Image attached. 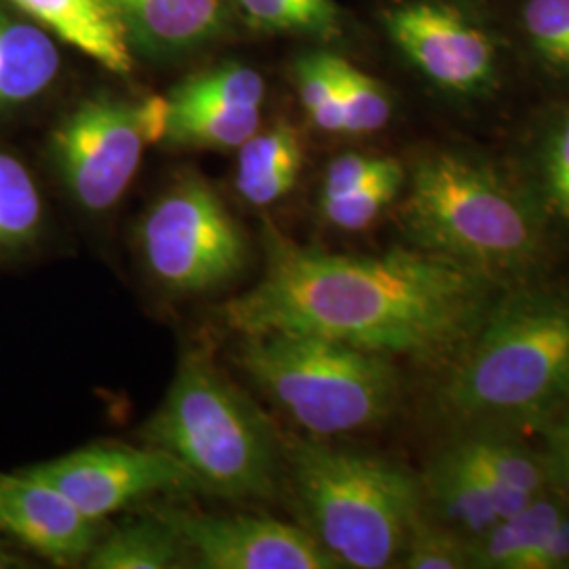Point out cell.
Segmentation results:
<instances>
[{
  "label": "cell",
  "mask_w": 569,
  "mask_h": 569,
  "mask_svg": "<svg viewBox=\"0 0 569 569\" xmlns=\"http://www.w3.org/2000/svg\"><path fill=\"white\" fill-rule=\"evenodd\" d=\"M143 262L178 293H204L234 281L247 264V239L209 183L188 176L150 207L140 226Z\"/></svg>",
  "instance_id": "ba28073f"
},
{
  "label": "cell",
  "mask_w": 569,
  "mask_h": 569,
  "mask_svg": "<svg viewBox=\"0 0 569 569\" xmlns=\"http://www.w3.org/2000/svg\"><path fill=\"white\" fill-rule=\"evenodd\" d=\"M176 529L192 566L203 569H336L340 563L308 531L270 517L199 515L167 510L159 515Z\"/></svg>",
  "instance_id": "30bf717a"
},
{
  "label": "cell",
  "mask_w": 569,
  "mask_h": 569,
  "mask_svg": "<svg viewBox=\"0 0 569 569\" xmlns=\"http://www.w3.org/2000/svg\"><path fill=\"white\" fill-rule=\"evenodd\" d=\"M131 42L169 58L199 49L224 30L226 0H108Z\"/></svg>",
  "instance_id": "4fadbf2b"
},
{
  "label": "cell",
  "mask_w": 569,
  "mask_h": 569,
  "mask_svg": "<svg viewBox=\"0 0 569 569\" xmlns=\"http://www.w3.org/2000/svg\"><path fill=\"white\" fill-rule=\"evenodd\" d=\"M397 566L406 569H472L470 545L446 526H428L422 519L411 531Z\"/></svg>",
  "instance_id": "f1b7e54d"
},
{
  "label": "cell",
  "mask_w": 569,
  "mask_h": 569,
  "mask_svg": "<svg viewBox=\"0 0 569 569\" xmlns=\"http://www.w3.org/2000/svg\"><path fill=\"white\" fill-rule=\"evenodd\" d=\"M542 176L552 211L569 224V112L550 133Z\"/></svg>",
  "instance_id": "4dcf8cb0"
},
{
  "label": "cell",
  "mask_w": 569,
  "mask_h": 569,
  "mask_svg": "<svg viewBox=\"0 0 569 569\" xmlns=\"http://www.w3.org/2000/svg\"><path fill=\"white\" fill-rule=\"evenodd\" d=\"M449 448L470 465L483 468L505 486L521 493L536 496L549 488L542 453L531 451L519 441L505 437L502 432H489L483 428L479 432L467 435Z\"/></svg>",
  "instance_id": "44dd1931"
},
{
  "label": "cell",
  "mask_w": 569,
  "mask_h": 569,
  "mask_svg": "<svg viewBox=\"0 0 569 569\" xmlns=\"http://www.w3.org/2000/svg\"><path fill=\"white\" fill-rule=\"evenodd\" d=\"M264 98L266 82L262 74L243 63H224L188 77L171 91L169 102L260 108Z\"/></svg>",
  "instance_id": "cb8c5ba5"
},
{
  "label": "cell",
  "mask_w": 569,
  "mask_h": 569,
  "mask_svg": "<svg viewBox=\"0 0 569 569\" xmlns=\"http://www.w3.org/2000/svg\"><path fill=\"white\" fill-rule=\"evenodd\" d=\"M523 26L540 60L569 72V0H528Z\"/></svg>",
  "instance_id": "83f0119b"
},
{
  "label": "cell",
  "mask_w": 569,
  "mask_h": 569,
  "mask_svg": "<svg viewBox=\"0 0 569 569\" xmlns=\"http://www.w3.org/2000/svg\"><path fill=\"white\" fill-rule=\"evenodd\" d=\"M403 224L418 249L489 277L528 266L542 244L533 209L488 167L451 152L413 169Z\"/></svg>",
  "instance_id": "5b68a950"
},
{
  "label": "cell",
  "mask_w": 569,
  "mask_h": 569,
  "mask_svg": "<svg viewBox=\"0 0 569 569\" xmlns=\"http://www.w3.org/2000/svg\"><path fill=\"white\" fill-rule=\"evenodd\" d=\"M566 507L568 502L547 488L523 509L498 519L481 538L470 542L472 569H523Z\"/></svg>",
  "instance_id": "e0dca14e"
},
{
  "label": "cell",
  "mask_w": 569,
  "mask_h": 569,
  "mask_svg": "<svg viewBox=\"0 0 569 569\" xmlns=\"http://www.w3.org/2000/svg\"><path fill=\"white\" fill-rule=\"evenodd\" d=\"M545 435L542 462L547 468L549 488L557 491L569 505V439L552 420L540 425Z\"/></svg>",
  "instance_id": "1f68e13d"
},
{
  "label": "cell",
  "mask_w": 569,
  "mask_h": 569,
  "mask_svg": "<svg viewBox=\"0 0 569 569\" xmlns=\"http://www.w3.org/2000/svg\"><path fill=\"white\" fill-rule=\"evenodd\" d=\"M385 23L407 60L449 93L477 96L496 79V49L488 32L448 4H399Z\"/></svg>",
  "instance_id": "8fae6325"
},
{
  "label": "cell",
  "mask_w": 569,
  "mask_h": 569,
  "mask_svg": "<svg viewBox=\"0 0 569 569\" xmlns=\"http://www.w3.org/2000/svg\"><path fill=\"white\" fill-rule=\"evenodd\" d=\"M21 566H23L21 557L0 547V569L21 568Z\"/></svg>",
  "instance_id": "836d02e7"
},
{
  "label": "cell",
  "mask_w": 569,
  "mask_h": 569,
  "mask_svg": "<svg viewBox=\"0 0 569 569\" xmlns=\"http://www.w3.org/2000/svg\"><path fill=\"white\" fill-rule=\"evenodd\" d=\"M143 437L178 458L199 489L256 500L277 491L279 446L272 428L201 355L183 359Z\"/></svg>",
  "instance_id": "277c9868"
},
{
  "label": "cell",
  "mask_w": 569,
  "mask_h": 569,
  "mask_svg": "<svg viewBox=\"0 0 569 569\" xmlns=\"http://www.w3.org/2000/svg\"><path fill=\"white\" fill-rule=\"evenodd\" d=\"M296 82L310 122L326 133H345V110L331 56L315 53L296 61Z\"/></svg>",
  "instance_id": "484cf974"
},
{
  "label": "cell",
  "mask_w": 569,
  "mask_h": 569,
  "mask_svg": "<svg viewBox=\"0 0 569 569\" xmlns=\"http://www.w3.org/2000/svg\"><path fill=\"white\" fill-rule=\"evenodd\" d=\"M523 569H569V505Z\"/></svg>",
  "instance_id": "d6a6232c"
},
{
  "label": "cell",
  "mask_w": 569,
  "mask_h": 569,
  "mask_svg": "<svg viewBox=\"0 0 569 569\" xmlns=\"http://www.w3.org/2000/svg\"><path fill=\"white\" fill-rule=\"evenodd\" d=\"M287 462L308 531L340 568L399 563L422 521L420 479L382 458L317 441L291 443Z\"/></svg>",
  "instance_id": "3957f363"
},
{
  "label": "cell",
  "mask_w": 569,
  "mask_h": 569,
  "mask_svg": "<svg viewBox=\"0 0 569 569\" xmlns=\"http://www.w3.org/2000/svg\"><path fill=\"white\" fill-rule=\"evenodd\" d=\"M241 366L315 439L382 422L399 395L388 357L308 333L244 336Z\"/></svg>",
  "instance_id": "8992f818"
},
{
  "label": "cell",
  "mask_w": 569,
  "mask_h": 569,
  "mask_svg": "<svg viewBox=\"0 0 569 569\" xmlns=\"http://www.w3.org/2000/svg\"><path fill=\"white\" fill-rule=\"evenodd\" d=\"M446 388L479 425H536L569 403V293L523 291L488 310Z\"/></svg>",
  "instance_id": "7a4b0ae2"
},
{
  "label": "cell",
  "mask_w": 569,
  "mask_h": 569,
  "mask_svg": "<svg viewBox=\"0 0 569 569\" xmlns=\"http://www.w3.org/2000/svg\"><path fill=\"white\" fill-rule=\"evenodd\" d=\"M331 68L345 110V133L363 136L387 127L392 103L382 82L336 56H331Z\"/></svg>",
  "instance_id": "d4e9b609"
},
{
  "label": "cell",
  "mask_w": 569,
  "mask_h": 569,
  "mask_svg": "<svg viewBox=\"0 0 569 569\" xmlns=\"http://www.w3.org/2000/svg\"><path fill=\"white\" fill-rule=\"evenodd\" d=\"M84 561L91 569H180L192 559L176 529L157 517L114 529Z\"/></svg>",
  "instance_id": "d6986e66"
},
{
  "label": "cell",
  "mask_w": 569,
  "mask_h": 569,
  "mask_svg": "<svg viewBox=\"0 0 569 569\" xmlns=\"http://www.w3.org/2000/svg\"><path fill=\"white\" fill-rule=\"evenodd\" d=\"M169 100V98H167ZM164 140L186 148H241L260 129V108L218 103H171Z\"/></svg>",
  "instance_id": "ffe728a7"
},
{
  "label": "cell",
  "mask_w": 569,
  "mask_h": 569,
  "mask_svg": "<svg viewBox=\"0 0 569 569\" xmlns=\"http://www.w3.org/2000/svg\"><path fill=\"white\" fill-rule=\"evenodd\" d=\"M403 182L406 169L401 164L388 171L387 176L366 183L345 197L321 201V213L327 224L336 226L340 230H363L395 201Z\"/></svg>",
  "instance_id": "4316f807"
},
{
  "label": "cell",
  "mask_w": 569,
  "mask_h": 569,
  "mask_svg": "<svg viewBox=\"0 0 569 569\" xmlns=\"http://www.w3.org/2000/svg\"><path fill=\"white\" fill-rule=\"evenodd\" d=\"M0 528L58 566L84 561L102 533L100 521L26 472H0Z\"/></svg>",
  "instance_id": "7c38bea8"
},
{
  "label": "cell",
  "mask_w": 569,
  "mask_h": 569,
  "mask_svg": "<svg viewBox=\"0 0 569 569\" xmlns=\"http://www.w3.org/2000/svg\"><path fill=\"white\" fill-rule=\"evenodd\" d=\"M422 489L439 515L441 526L462 536L468 545L481 538L500 519L488 493L449 448L428 468Z\"/></svg>",
  "instance_id": "ac0fdd59"
},
{
  "label": "cell",
  "mask_w": 569,
  "mask_h": 569,
  "mask_svg": "<svg viewBox=\"0 0 569 569\" xmlns=\"http://www.w3.org/2000/svg\"><path fill=\"white\" fill-rule=\"evenodd\" d=\"M42 224V199L28 167L0 150V249L30 243Z\"/></svg>",
  "instance_id": "603a6c76"
},
{
  "label": "cell",
  "mask_w": 569,
  "mask_h": 569,
  "mask_svg": "<svg viewBox=\"0 0 569 569\" xmlns=\"http://www.w3.org/2000/svg\"><path fill=\"white\" fill-rule=\"evenodd\" d=\"M23 472L58 489L93 521L152 493L199 489L178 458L154 446H89Z\"/></svg>",
  "instance_id": "9c48e42d"
},
{
  "label": "cell",
  "mask_w": 569,
  "mask_h": 569,
  "mask_svg": "<svg viewBox=\"0 0 569 569\" xmlns=\"http://www.w3.org/2000/svg\"><path fill=\"white\" fill-rule=\"evenodd\" d=\"M251 28L336 39L342 16L333 0H234Z\"/></svg>",
  "instance_id": "7402d4cb"
},
{
  "label": "cell",
  "mask_w": 569,
  "mask_h": 569,
  "mask_svg": "<svg viewBox=\"0 0 569 569\" xmlns=\"http://www.w3.org/2000/svg\"><path fill=\"white\" fill-rule=\"evenodd\" d=\"M491 277L425 249L342 256L268 239L262 281L222 308L243 336L293 331L378 355H439L488 315Z\"/></svg>",
  "instance_id": "6da1fadb"
},
{
  "label": "cell",
  "mask_w": 569,
  "mask_h": 569,
  "mask_svg": "<svg viewBox=\"0 0 569 569\" xmlns=\"http://www.w3.org/2000/svg\"><path fill=\"white\" fill-rule=\"evenodd\" d=\"M51 34L114 74L133 70L131 42L108 0H9Z\"/></svg>",
  "instance_id": "5bb4252c"
},
{
  "label": "cell",
  "mask_w": 569,
  "mask_h": 569,
  "mask_svg": "<svg viewBox=\"0 0 569 569\" xmlns=\"http://www.w3.org/2000/svg\"><path fill=\"white\" fill-rule=\"evenodd\" d=\"M397 167H401V163L395 159L366 157V154H342L327 167L321 201L345 197L348 192L387 176L388 171H392Z\"/></svg>",
  "instance_id": "f546056e"
},
{
  "label": "cell",
  "mask_w": 569,
  "mask_h": 569,
  "mask_svg": "<svg viewBox=\"0 0 569 569\" xmlns=\"http://www.w3.org/2000/svg\"><path fill=\"white\" fill-rule=\"evenodd\" d=\"M49 34L20 9L0 4V112L32 102L58 79L60 49Z\"/></svg>",
  "instance_id": "9a60e30c"
},
{
  "label": "cell",
  "mask_w": 569,
  "mask_h": 569,
  "mask_svg": "<svg viewBox=\"0 0 569 569\" xmlns=\"http://www.w3.org/2000/svg\"><path fill=\"white\" fill-rule=\"evenodd\" d=\"M171 106L167 98H91L77 106L51 136L61 180L87 211H106L133 182L143 150L163 142Z\"/></svg>",
  "instance_id": "52a82bcc"
},
{
  "label": "cell",
  "mask_w": 569,
  "mask_h": 569,
  "mask_svg": "<svg viewBox=\"0 0 569 569\" xmlns=\"http://www.w3.org/2000/svg\"><path fill=\"white\" fill-rule=\"evenodd\" d=\"M302 164L305 148L298 131L289 122H277L239 148L237 190L247 203H277L293 190Z\"/></svg>",
  "instance_id": "2e32d148"
},
{
  "label": "cell",
  "mask_w": 569,
  "mask_h": 569,
  "mask_svg": "<svg viewBox=\"0 0 569 569\" xmlns=\"http://www.w3.org/2000/svg\"><path fill=\"white\" fill-rule=\"evenodd\" d=\"M549 420H552L557 427L561 428L569 439V403L563 409H559L555 416H550Z\"/></svg>",
  "instance_id": "e575fe53"
}]
</instances>
